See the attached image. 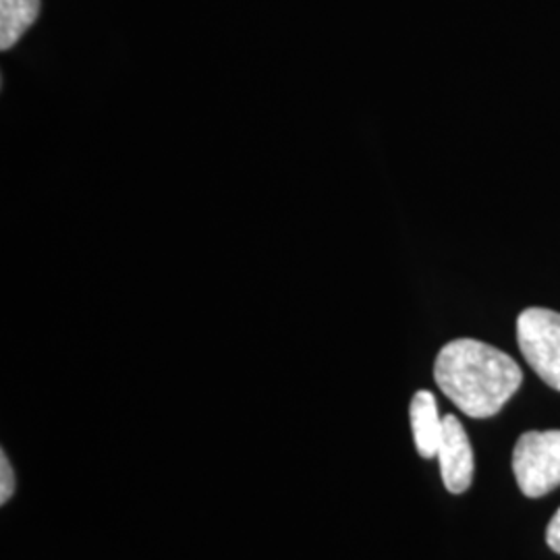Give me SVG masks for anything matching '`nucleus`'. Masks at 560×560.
Masks as SVG:
<instances>
[{"mask_svg":"<svg viewBox=\"0 0 560 560\" xmlns=\"http://www.w3.org/2000/svg\"><path fill=\"white\" fill-rule=\"evenodd\" d=\"M436 457L441 463V476L446 490L451 494H463L474 481L476 459L469 436L455 416L442 418V436Z\"/></svg>","mask_w":560,"mask_h":560,"instance_id":"20e7f679","label":"nucleus"},{"mask_svg":"<svg viewBox=\"0 0 560 560\" xmlns=\"http://www.w3.org/2000/svg\"><path fill=\"white\" fill-rule=\"evenodd\" d=\"M411 430L416 448L423 459H432L439 453L442 436V418L439 413L436 397L430 390H420L409 407Z\"/></svg>","mask_w":560,"mask_h":560,"instance_id":"39448f33","label":"nucleus"},{"mask_svg":"<svg viewBox=\"0 0 560 560\" xmlns=\"http://www.w3.org/2000/svg\"><path fill=\"white\" fill-rule=\"evenodd\" d=\"M517 340L529 368L550 388L560 390V314L529 307L517 318Z\"/></svg>","mask_w":560,"mask_h":560,"instance_id":"7ed1b4c3","label":"nucleus"},{"mask_svg":"<svg viewBox=\"0 0 560 560\" xmlns=\"http://www.w3.org/2000/svg\"><path fill=\"white\" fill-rule=\"evenodd\" d=\"M546 541H548V546H550L555 552H559L560 555V509L557 511V515L552 517V521L548 523Z\"/></svg>","mask_w":560,"mask_h":560,"instance_id":"6e6552de","label":"nucleus"},{"mask_svg":"<svg viewBox=\"0 0 560 560\" xmlns=\"http://www.w3.org/2000/svg\"><path fill=\"white\" fill-rule=\"evenodd\" d=\"M513 471L520 490L540 499L560 486V430L525 432L513 451Z\"/></svg>","mask_w":560,"mask_h":560,"instance_id":"f03ea898","label":"nucleus"},{"mask_svg":"<svg viewBox=\"0 0 560 560\" xmlns=\"http://www.w3.org/2000/svg\"><path fill=\"white\" fill-rule=\"evenodd\" d=\"M434 381L465 416L486 420L520 390L523 372L501 349L481 340L457 339L442 347Z\"/></svg>","mask_w":560,"mask_h":560,"instance_id":"f257e3e1","label":"nucleus"},{"mask_svg":"<svg viewBox=\"0 0 560 560\" xmlns=\"http://www.w3.org/2000/svg\"><path fill=\"white\" fill-rule=\"evenodd\" d=\"M40 0H0V48H13L38 20Z\"/></svg>","mask_w":560,"mask_h":560,"instance_id":"423d86ee","label":"nucleus"},{"mask_svg":"<svg viewBox=\"0 0 560 560\" xmlns=\"http://www.w3.org/2000/svg\"><path fill=\"white\" fill-rule=\"evenodd\" d=\"M13 494H15V471L7 453L2 451L0 453V504H7L13 499Z\"/></svg>","mask_w":560,"mask_h":560,"instance_id":"0eeeda50","label":"nucleus"}]
</instances>
